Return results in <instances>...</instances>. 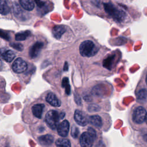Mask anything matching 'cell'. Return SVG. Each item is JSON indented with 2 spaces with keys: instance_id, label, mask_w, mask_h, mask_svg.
Returning a JSON list of instances; mask_svg holds the SVG:
<instances>
[{
  "instance_id": "1",
  "label": "cell",
  "mask_w": 147,
  "mask_h": 147,
  "mask_svg": "<svg viewBox=\"0 0 147 147\" xmlns=\"http://www.w3.org/2000/svg\"><path fill=\"white\" fill-rule=\"evenodd\" d=\"M65 114L63 113H59L57 111L51 110L45 115V120L47 125L52 129L55 130L59 124V121L62 119Z\"/></svg>"
},
{
  "instance_id": "2",
  "label": "cell",
  "mask_w": 147,
  "mask_h": 147,
  "mask_svg": "<svg viewBox=\"0 0 147 147\" xmlns=\"http://www.w3.org/2000/svg\"><path fill=\"white\" fill-rule=\"evenodd\" d=\"M98 51V48L90 40L82 42L79 46V52L82 56L91 57L94 56Z\"/></svg>"
},
{
  "instance_id": "3",
  "label": "cell",
  "mask_w": 147,
  "mask_h": 147,
  "mask_svg": "<svg viewBox=\"0 0 147 147\" xmlns=\"http://www.w3.org/2000/svg\"><path fill=\"white\" fill-rule=\"evenodd\" d=\"M103 6L106 12L116 21L121 22L125 18V12L122 10L118 9L113 3L110 2L105 3Z\"/></svg>"
},
{
  "instance_id": "4",
  "label": "cell",
  "mask_w": 147,
  "mask_h": 147,
  "mask_svg": "<svg viewBox=\"0 0 147 147\" xmlns=\"http://www.w3.org/2000/svg\"><path fill=\"white\" fill-rule=\"evenodd\" d=\"M146 113H147L144 107L141 106L137 107L133 113L132 117L133 121L137 124L143 123L145 121Z\"/></svg>"
},
{
  "instance_id": "5",
  "label": "cell",
  "mask_w": 147,
  "mask_h": 147,
  "mask_svg": "<svg viewBox=\"0 0 147 147\" xmlns=\"http://www.w3.org/2000/svg\"><path fill=\"white\" fill-rule=\"evenodd\" d=\"M28 68L27 63L21 57H18L14 60L12 64V69L16 73H22L26 70Z\"/></svg>"
},
{
  "instance_id": "6",
  "label": "cell",
  "mask_w": 147,
  "mask_h": 147,
  "mask_svg": "<svg viewBox=\"0 0 147 147\" xmlns=\"http://www.w3.org/2000/svg\"><path fill=\"white\" fill-rule=\"evenodd\" d=\"M95 138L88 132H84L80 137V144L82 147H91Z\"/></svg>"
},
{
  "instance_id": "7",
  "label": "cell",
  "mask_w": 147,
  "mask_h": 147,
  "mask_svg": "<svg viewBox=\"0 0 147 147\" xmlns=\"http://www.w3.org/2000/svg\"><path fill=\"white\" fill-rule=\"evenodd\" d=\"M74 119L76 123L82 126H84L88 123V117L83 111L76 110L74 114Z\"/></svg>"
},
{
  "instance_id": "8",
  "label": "cell",
  "mask_w": 147,
  "mask_h": 147,
  "mask_svg": "<svg viewBox=\"0 0 147 147\" xmlns=\"http://www.w3.org/2000/svg\"><path fill=\"white\" fill-rule=\"evenodd\" d=\"M57 133L59 136L65 137H66L69 131V123L68 121L64 120L59 123L57 126Z\"/></svg>"
},
{
  "instance_id": "9",
  "label": "cell",
  "mask_w": 147,
  "mask_h": 147,
  "mask_svg": "<svg viewBox=\"0 0 147 147\" xmlns=\"http://www.w3.org/2000/svg\"><path fill=\"white\" fill-rule=\"evenodd\" d=\"M43 43L40 41H37L34 44L29 50V56L31 58H36L40 53L41 49L43 47Z\"/></svg>"
},
{
  "instance_id": "10",
  "label": "cell",
  "mask_w": 147,
  "mask_h": 147,
  "mask_svg": "<svg viewBox=\"0 0 147 147\" xmlns=\"http://www.w3.org/2000/svg\"><path fill=\"white\" fill-rule=\"evenodd\" d=\"M1 57L7 62H11L15 57V53L11 50L2 48L0 49Z\"/></svg>"
},
{
  "instance_id": "11",
  "label": "cell",
  "mask_w": 147,
  "mask_h": 147,
  "mask_svg": "<svg viewBox=\"0 0 147 147\" xmlns=\"http://www.w3.org/2000/svg\"><path fill=\"white\" fill-rule=\"evenodd\" d=\"M46 101L54 107H59L61 105V101L53 92L48 93L45 98Z\"/></svg>"
},
{
  "instance_id": "12",
  "label": "cell",
  "mask_w": 147,
  "mask_h": 147,
  "mask_svg": "<svg viewBox=\"0 0 147 147\" xmlns=\"http://www.w3.org/2000/svg\"><path fill=\"white\" fill-rule=\"evenodd\" d=\"M54 140L53 137L51 134H45L41 136L38 138V141L39 143L45 146L51 145Z\"/></svg>"
},
{
  "instance_id": "13",
  "label": "cell",
  "mask_w": 147,
  "mask_h": 147,
  "mask_svg": "<svg viewBox=\"0 0 147 147\" xmlns=\"http://www.w3.org/2000/svg\"><path fill=\"white\" fill-rule=\"evenodd\" d=\"M45 106L42 103H39V104H36L32 106V114L34 117L36 118L40 119L42 117L43 110Z\"/></svg>"
},
{
  "instance_id": "14",
  "label": "cell",
  "mask_w": 147,
  "mask_h": 147,
  "mask_svg": "<svg viewBox=\"0 0 147 147\" xmlns=\"http://www.w3.org/2000/svg\"><path fill=\"white\" fill-rule=\"evenodd\" d=\"M65 31L66 28L64 26L56 25L54 26V28L52 29V34L56 38L59 39Z\"/></svg>"
},
{
  "instance_id": "15",
  "label": "cell",
  "mask_w": 147,
  "mask_h": 147,
  "mask_svg": "<svg viewBox=\"0 0 147 147\" xmlns=\"http://www.w3.org/2000/svg\"><path fill=\"white\" fill-rule=\"evenodd\" d=\"M10 5L8 0H0V14L6 15L10 11Z\"/></svg>"
},
{
  "instance_id": "16",
  "label": "cell",
  "mask_w": 147,
  "mask_h": 147,
  "mask_svg": "<svg viewBox=\"0 0 147 147\" xmlns=\"http://www.w3.org/2000/svg\"><path fill=\"white\" fill-rule=\"evenodd\" d=\"M88 122L96 127H100L102 126V120L100 116L94 115L88 118Z\"/></svg>"
},
{
  "instance_id": "17",
  "label": "cell",
  "mask_w": 147,
  "mask_h": 147,
  "mask_svg": "<svg viewBox=\"0 0 147 147\" xmlns=\"http://www.w3.org/2000/svg\"><path fill=\"white\" fill-rule=\"evenodd\" d=\"M21 6L28 11L32 10L34 7V2L33 0H20Z\"/></svg>"
},
{
  "instance_id": "18",
  "label": "cell",
  "mask_w": 147,
  "mask_h": 147,
  "mask_svg": "<svg viewBox=\"0 0 147 147\" xmlns=\"http://www.w3.org/2000/svg\"><path fill=\"white\" fill-rule=\"evenodd\" d=\"M56 147H71L70 141L66 138H60L56 141Z\"/></svg>"
},
{
  "instance_id": "19",
  "label": "cell",
  "mask_w": 147,
  "mask_h": 147,
  "mask_svg": "<svg viewBox=\"0 0 147 147\" xmlns=\"http://www.w3.org/2000/svg\"><path fill=\"white\" fill-rule=\"evenodd\" d=\"M29 31H25L23 32L18 33L16 34V40L17 41H23L26 39V38L29 36Z\"/></svg>"
},
{
  "instance_id": "20",
  "label": "cell",
  "mask_w": 147,
  "mask_h": 147,
  "mask_svg": "<svg viewBox=\"0 0 147 147\" xmlns=\"http://www.w3.org/2000/svg\"><path fill=\"white\" fill-rule=\"evenodd\" d=\"M137 98L139 100H145L147 98V90L146 89H141L137 94Z\"/></svg>"
},
{
  "instance_id": "21",
  "label": "cell",
  "mask_w": 147,
  "mask_h": 147,
  "mask_svg": "<svg viewBox=\"0 0 147 147\" xmlns=\"http://www.w3.org/2000/svg\"><path fill=\"white\" fill-rule=\"evenodd\" d=\"M62 86L63 87H65L66 93L69 95L70 93V86L68 81V79L67 78H64L63 79L62 82Z\"/></svg>"
},
{
  "instance_id": "22",
  "label": "cell",
  "mask_w": 147,
  "mask_h": 147,
  "mask_svg": "<svg viewBox=\"0 0 147 147\" xmlns=\"http://www.w3.org/2000/svg\"><path fill=\"white\" fill-rule=\"evenodd\" d=\"M0 37L3 38V39H5L6 40H9L10 39L9 33L5 30L0 29Z\"/></svg>"
},
{
  "instance_id": "23",
  "label": "cell",
  "mask_w": 147,
  "mask_h": 147,
  "mask_svg": "<svg viewBox=\"0 0 147 147\" xmlns=\"http://www.w3.org/2000/svg\"><path fill=\"white\" fill-rule=\"evenodd\" d=\"M11 47H12L13 48H14L15 49L19 51H21L23 50V45L21 44L20 43H11L10 44Z\"/></svg>"
},
{
  "instance_id": "24",
  "label": "cell",
  "mask_w": 147,
  "mask_h": 147,
  "mask_svg": "<svg viewBox=\"0 0 147 147\" xmlns=\"http://www.w3.org/2000/svg\"><path fill=\"white\" fill-rule=\"evenodd\" d=\"M79 129L78 127H75V126H73L71 129V136L72 137L74 138H76L79 134Z\"/></svg>"
},
{
  "instance_id": "25",
  "label": "cell",
  "mask_w": 147,
  "mask_h": 147,
  "mask_svg": "<svg viewBox=\"0 0 147 147\" xmlns=\"http://www.w3.org/2000/svg\"><path fill=\"white\" fill-rule=\"evenodd\" d=\"M88 132L95 139L96 138V132L95 131V130L91 128V127H90L88 129Z\"/></svg>"
},
{
  "instance_id": "26",
  "label": "cell",
  "mask_w": 147,
  "mask_h": 147,
  "mask_svg": "<svg viewBox=\"0 0 147 147\" xmlns=\"http://www.w3.org/2000/svg\"><path fill=\"white\" fill-rule=\"evenodd\" d=\"M144 139L145 141L147 142V133L144 136Z\"/></svg>"
},
{
  "instance_id": "27",
  "label": "cell",
  "mask_w": 147,
  "mask_h": 147,
  "mask_svg": "<svg viewBox=\"0 0 147 147\" xmlns=\"http://www.w3.org/2000/svg\"><path fill=\"white\" fill-rule=\"evenodd\" d=\"M2 67H3V63L2 61L0 60V71L2 69Z\"/></svg>"
},
{
  "instance_id": "28",
  "label": "cell",
  "mask_w": 147,
  "mask_h": 147,
  "mask_svg": "<svg viewBox=\"0 0 147 147\" xmlns=\"http://www.w3.org/2000/svg\"><path fill=\"white\" fill-rule=\"evenodd\" d=\"M145 80H146V83L147 84V74H146V79H145Z\"/></svg>"
},
{
  "instance_id": "29",
  "label": "cell",
  "mask_w": 147,
  "mask_h": 147,
  "mask_svg": "<svg viewBox=\"0 0 147 147\" xmlns=\"http://www.w3.org/2000/svg\"><path fill=\"white\" fill-rule=\"evenodd\" d=\"M145 121H146V123H147V113H146V119H145Z\"/></svg>"
}]
</instances>
